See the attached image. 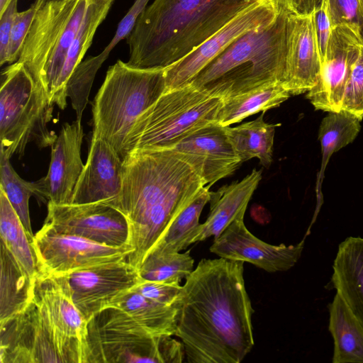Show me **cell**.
<instances>
[{"label": "cell", "instance_id": "10", "mask_svg": "<svg viewBox=\"0 0 363 363\" xmlns=\"http://www.w3.org/2000/svg\"><path fill=\"white\" fill-rule=\"evenodd\" d=\"M33 246L40 274L62 276L103 263L127 259L133 249L101 244L45 225L34 235Z\"/></svg>", "mask_w": 363, "mask_h": 363}, {"label": "cell", "instance_id": "11", "mask_svg": "<svg viewBox=\"0 0 363 363\" xmlns=\"http://www.w3.org/2000/svg\"><path fill=\"white\" fill-rule=\"evenodd\" d=\"M33 303L53 330L68 362L84 363L88 321L74 304L64 276L40 274Z\"/></svg>", "mask_w": 363, "mask_h": 363}, {"label": "cell", "instance_id": "3", "mask_svg": "<svg viewBox=\"0 0 363 363\" xmlns=\"http://www.w3.org/2000/svg\"><path fill=\"white\" fill-rule=\"evenodd\" d=\"M261 0H154L125 38L127 63L165 69Z\"/></svg>", "mask_w": 363, "mask_h": 363}, {"label": "cell", "instance_id": "42", "mask_svg": "<svg viewBox=\"0 0 363 363\" xmlns=\"http://www.w3.org/2000/svg\"><path fill=\"white\" fill-rule=\"evenodd\" d=\"M18 0H13L4 12L0 15V65L6 64L11 31L16 13Z\"/></svg>", "mask_w": 363, "mask_h": 363}, {"label": "cell", "instance_id": "25", "mask_svg": "<svg viewBox=\"0 0 363 363\" xmlns=\"http://www.w3.org/2000/svg\"><path fill=\"white\" fill-rule=\"evenodd\" d=\"M111 307L118 308L153 336L175 335L181 305H167L131 289Z\"/></svg>", "mask_w": 363, "mask_h": 363}, {"label": "cell", "instance_id": "21", "mask_svg": "<svg viewBox=\"0 0 363 363\" xmlns=\"http://www.w3.org/2000/svg\"><path fill=\"white\" fill-rule=\"evenodd\" d=\"M321 61L311 16L289 13L283 85L291 95L308 92L318 83Z\"/></svg>", "mask_w": 363, "mask_h": 363}, {"label": "cell", "instance_id": "31", "mask_svg": "<svg viewBox=\"0 0 363 363\" xmlns=\"http://www.w3.org/2000/svg\"><path fill=\"white\" fill-rule=\"evenodd\" d=\"M356 116L345 111H331L323 118L318 129L322 160L318 176L316 191L320 196V186L326 166L334 152L352 143L361 129Z\"/></svg>", "mask_w": 363, "mask_h": 363}, {"label": "cell", "instance_id": "32", "mask_svg": "<svg viewBox=\"0 0 363 363\" xmlns=\"http://www.w3.org/2000/svg\"><path fill=\"white\" fill-rule=\"evenodd\" d=\"M209 189V186H204L200 190L192 201L174 218L150 250L178 252L192 244L194 234L200 225L201 213L210 200Z\"/></svg>", "mask_w": 363, "mask_h": 363}, {"label": "cell", "instance_id": "13", "mask_svg": "<svg viewBox=\"0 0 363 363\" xmlns=\"http://www.w3.org/2000/svg\"><path fill=\"white\" fill-rule=\"evenodd\" d=\"M62 276L67 281L74 304L88 322L142 281L138 269L127 259L96 264Z\"/></svg>", "mask_w": 363, "mask_h": 363}, {"label": "cell", "instance_id": "5", "mask_svg": "<svg viewBox=\"0 0 363 363\" xmlns=\"http://www.w3.org/2000/svg\"><path fill=\"white\" fill-rule=\"evenodd\" d=\"M164 69L133 67L118 60L108 69L92 105V138L108 143L124 162L137 120L165 91Z\"/></svg>", "mask_w": 363, "mask_h": 363}, {"label": "cell", "instance_id": "33", "mask_svg": "<svg viewBox=\"0 0 363 363\" xmlns=\"http://www.w3.org/2000/svg\"><path fill=\"white\" fill-rule=\"evenodd\" d=\"M194 263L190 250L181 253L152 250L138 272L142 281L180 284L194 270Z\"/></svg>", "mask_w": 363, "mask_h": 363}, {"label": "cell", "instance_id": "19", "mask_svg": "<svg viewBox=\"0 0 363 363\" xmlns=\"http://www.w3.org/2000/svg\"><path fill=\"white\" fill-rule=\"evenodd\" d=\"M84 136L81 121L65 123L52 146L48 174L38 180L40 199L57 205L70 204L84 164L81 147Z\"/></svg>", "mask_w": 363, "mask_h": 363}, {"label": "cell", "instance_id": "9", "mask_svg": "<svg viewBox=\"0 0 363 363\" xmlns=\"http://www.w3.org/2000/svg\"><path fill=\"white\" fill-rule=\"evenodd\" d=\"M223 99L190 85L164 92L137 120L128 141L129 155L138 150L174 148L196 130L216 122Z\"/></svg>", "mask_w": 363, "mask_h": 363}, {"label": "cell", "instance_id": "39", "mask_svg": "<svg viewBox=\"0 0 363 363\" xmlns=\"http://www.w3.org/2000/svg\"><path fill=\"white\" fill-rule=\"evenodd\" d=\"M146 298L167 305H181L182 286L180 284L141 281L133 289Z\"/></svg>", "mask_w": 363, "mask_h": 363}, {"label": "cell", "instance_id": "46", "mask_svg": "<svg viewBox=\"0 0 363 363\" xmlns=\"http://www.w3.org/2000/svg\"><path fill=\"white\" fill-rule=\"evenodd\" d=\"M13 0H0V15L7 9Z\"/></svg>", "mask_w": 363, "mask_h": 363}, {"label": "cell", "instance_id": "8", "mask_svg": "<svg viewBox=\"0 0 363 363\" xmlns=\"http://www.w3.org/2000/svg\"><path fill=\"white\" fill-rule=\"evenodd\" d=\"M182 342L172 336H153L123 310L108 307L88 322L84 363H181Z\"/></svg>", "mask_w": 363, "mask_h": 363}, {"label": "cell", "instance_id": "6", "mask_svg": "<svg viewBox=\"0 0 363 363\" xmlns=\"http://www.w3.org/2000/svg\"><path fill=\"white\" fill-rule=\"evenodd\" d=\"M89 0H45L36 11L18 62L24 65L50 102L64 110L60 79L66 56Z\"/></svg>", "mask_w": 363, "mask_h": 363}, {"label": "cell", "instance_id": "28", "mask_svg": "<svg viewBox=\"0 0 363 363\" xmlns=\"http://www.w3.org/2000/svg\"><path fill=\"white\" fill-rule=\"evenodd\" d=\"M0 234L3 243L21 269L33 280L40 274L33 237L0 189Z\"/></svg>", "mask_w": 363, "mask_h": 363}, {"label": "cell", "instance_id": "27", "mask_svg": "<svg viewBox=\"0 0 363 363\" xmlns=\"http://www.w3.org/2000/svg\"><path fill=\"white\" fill-rule=\"evenodd\" d=\"M34 281L1 242L0 322L19 313L33 302Z\"/></svg>", "mask_w": 363, "mask_h": 363}, {"label": "cell", "instance_id": "22", "mask_svg": "<svg viewBox=\"0 0 363 363\" xmlns=\"http://www.w3.org/2000/svg\"><path fill=\"white\" fill-rule=\"evenodd\" d=\"M262 179V170L253 169L239 182L211 191L210 212L203 223H200L192 244L212 236L214 239L235 220L244 218L247 204Z\"/></svg>", "mask_w": 363, "mask_h": 363}, {"label": "cell", "instance_id": "18", "mask_svg": "<svg viewBox=\"0 0 363 363\" xmlns=\"http://www.w3.org/2000/svg\"><path fill=\"white\" fill-rule=\"evenodd\" d=\"M174 149L196 170L205 186L211 187L231 174L242 163L225 127L211 123L190 134Z\"/></svg>", "mask_w": 363, "mask_h": 363}, {"label": "cell", "instance_id": "45", "mask_svg": "<svg viewBox=\"0 0 363 363\" xmlns=\"http://www.w3.org/2000/svg\"><path fill=\"white\" fill-rule=\"evenodd\" d=\"M362 16L360 25H359L358 30H357V33L359 37L362 45L363 46V0H362Z\"/></svg>", "mask_w": 363, "mask_h": 363}, {"label": "cell", "instance_id": "34", "mask_svg": "<svg viewBox=\"0 0 363 363\" xmlns=\"http://www.w3.org/2000/svg\"><path fill=\"white\" fill-rule=\"evenodd\" d=\"M9 160L0 153V189L4 191L26 231L33 238L29 199L33 195L40 199L39 184L38 181L29 182L20 177L13 169Z\"/></svg>", "mask_w": 363, "mask_h": 363}, {"label": "cell", "instance_id": "20", "mask_svg": "<svg viewBox=\"0 0 363 363\" xmlns=\"http://www.w3.org/2000/svg\"><path fill=\"white\" fill-rule=\"evenodd\" d=\"M123 173V162L113 148L101 139L91 138L72 203H101L113 207L121 191Z\"/></svg>", "mask_w": 363, "mask_h": 363}, {"label": "cell", "instance_id": "15", "mask_svg": "<svg viewBox=\"0 0 363 363\" xmlns=\"http://www.w3.org/2000/svg\"><path fill=\"white\" fill-rule=\"evenodd\" d=\"M43 225L59 233L110 246H130L127 218L117 208L104 203L57 205L48 202Z\"/></svg>", "mask_w": 363, "mask_h": 363}, {"label": "cell", "instance_id": "37", "mask_svg": "<svg viewBox=\"0 0 363 363\" xmlns=\"http://www.w3.org/2000/svg\"><path fill=\"white\" fill-rule=\"evenodd\" d=\"M332 27L347 26L357 32L362 16V0H324Z\"/></svg>", "mask_w": 363, "mask_h": 363}, {"label": "cell", "instance_id": "41", "mask_svg": "<svg viewBox=\"0 0 363 363\" xmlns=\"http://www.w3.org/2000/svg\"><path fill=\"white\" fill-rule=\"evenodd\" d=\"M311 16L321 61L325 55L333 27L323 6L315 11Z\"/></svg>", "mask_w": 363, "mask_h": 363}, {"label": "cell", "instance_id": "2", "mask_svg": "<svg viewBox=\"0 0 363 363\" xmlns=\"http://www.w3.org/2000/svg\"><path fill=\"white\" fill-rule=\"evenodd\" d=\"M205 186L174 148L138 150L123 162L122 189L114 208L129 225L127 260L138 269L174 218Z\"/></svg>", "mask_w": 363, "mask_h": 363}, {"label": "cell", "instance_id": "23", "mask_svg": "<svg viewBox=\"0 0 363 363\" xmlns=\"http://www.w3.org/2000/svg\"><path fill=\"white\" fill-rule=\"evenodd\" d=\"M331 283L363 325V238L351 236L340 243Z\"/></svg>", "mask_w": 363, "mask_h": 363}, {"label": "cell", "instance_id": "14", "mask_svg": "<svg viewBox=\"0 0 363 363\" xmlns=\"http://www.w3.org/2000/svg\"><path fill=\"white\" fill-rule=\"evenodd\" d=\"M279 10L269 0H261L241 12L190 53L164 69V92L188 86L230 43L245 33L273 21Z\"/></svg>", "mask_w": 363, "mask_h": 363}, {"label": "cell", "instance_id": "1", "mask_svg": "<svg viewBox=\"0 0 363 363\" xmlns=\"http://www.w3.org/2000/svg\"><path fill=\"white\" fill-rule=\"evenodd\" d=\"M244 262L202 259L182 286L175 336L190 363H240L254 346Z\"/></svg>", "mask_w": 363, "mask_h": 363}, {"label": "cell", "instance_id": "30", "mask_svg": "<svg viewBox=\"0 0 363 363\" xmlns=\"http://www.w3.org/2000/svg\"><path fill=\"white\" fill-rule=\"evenodd\" d=\"M114 0H89L84 17L68 50L60 79V91L67 104L66 86L91 45L95 33L106 18Z\"/></svg>", "mask_w": 363, "mask_h": 363}, {"label": "cell", "instance_id": "29", "mask_svg": "<svg viewBox=\"0 0 363 363\" xmlns=\"http://www.w3.org/2000/svg\"><path fill=\"white\" fill-rule=\"evenodd\" d=\"M265 112L255 120L238 126H225L228 138L242 162L256 157L265 167L272 161L275 129L281 124L267 123Z\"/></svg>", "mask_w": 363, "mask_h": 363}, {"label": "cell", "instance_id": "35", "mask_svg": "<svg viewBox=\"0 0 363 363\" xmlns=\"http://www.w3.org/2000/svg\"><path fill=\"white\" fill-rule=\"evenodd\" d=\"M108 56L103 51L96 56L86 58L76 67L67 82L66 94L76 111L77 121H81L96 72Z\"/></svg>", "mask_w": 363, "mask_h": 363}, {"label": "cell", "instance_id": "7", "mask_svg": "<svg viewBox=\"0 0 363 363\" xmlns=\"http://www.w3.org/2000/svg\"><path fill=\"white\" fill-rule=\"evenodd\" d=\"M52 104L24 65L16 62L1 73L0 89V153L8 158L23 155L28 143L52 146L57 135L48 129Z\"/></svg>", "mask_w": 363, "mask_h": 363}, {"label": "cell", "instance_id": "12", "mask_svg": "<svg viewBox=\"0 0 363 363\" xmlns=\"http://www.w3.org/2000/svg\"><path fill=\"white\" fill-rule=\"evenodd\" d=\"M1 363L68 362L51 327L36 305L0 322Z\"/></svg>", "mask_w": 363, "mask_h": 363}, {"label": "cell", "instance_id": "36", "mask_svg": "<svg viewBox=\"0 0 363 363\" xmlns=\"http://www.w3.org/2000/svg\"><path fill=\"white\" fill-rule=\"evenodd\" d=\"M45 0H35L30 8L17 11L9 40L6 63L13 64L18 61L35 14Z\"/></svg>", "mask_w": 363, "mask_h": 363}, {"label": "cell", "instance_id": "4", "mask_svg": "<svg viewBox=\"0 0 363 363\" xmlns=\"http://www.w3.org/2000/svg\"><path fill=\"white\" fill-rule=\"evenodd\" d=\"M289 13L279 9L273 21L238 38L206 65L189 85L224 99L268 84H283Z\"/></svg>", "mask_w": 363, "mask_h": 363}, {"label": "cell", "instance_id": "16", "mask_svg": "<svg viewBox=\"0 0 363 363\" xmlns=\"http://www.w3.org/2000/svg\"><path fill=\"white\" fill-rule=\"evenodd\" d=\"M362 47L357 32L350 27L333 28L325 55L321 60L319 80L306 95L316 110H341L347 82Z\"/></svg>", "mask_w": 363, "mask_h": 363}, {"label": "cell", "instance_id": "38", "mask_svg": "<svg viewBox=\"0 0 363 363\" xmlns=\"http://www.w3.org/2000/svg\"><path fill=\"white\" fill-rule=\"evenodd\" d=\"M341 110L350 113L359 121L363 118V47L347 82Z\"/></svg>", "mask_w": 363, "mask_h": 363}, {"label": "cell", "instance_id": "24", "mask_svg": "<svg viewBox=\"0 0 363 363\" xmlns=\"http://www.w3.org/2000/svg\"><path fill=\"white\" fill-rule=\"evenodd\" d=\"M328 308L333 363H363V325L337 293Z\"/></svg>", "mask_w": 363, "mask_h": 363}, {"label": "cell", "instance_id": "43", "mask_svg": "<svg viewBox=\"0 0 363 363\" xmlns=\"http://www.w3.org/2000/svg\"><path fill=\"white\" fill-rule=\"evenodd\" d=\"M324 0H289L286 10L298 16H311L321 8Z\"/></svg>", "mask_w": 363, "mask_h": 363}, {"label": "cell", "instance_id": "26", "mask_svg": "<svg viewBox=\"0 0 363 363\" xmlns=\"http://www.w3.org/2000/svg\"><path fill=\"white\" fill-rule=\"evenodd\" d=\"M290 96L281 82H274L224 99L216 123L224 127L230 126L252 114L278 107Z\"/></svg>", "mask_w": 363, "mask_h": 363}, {"label": "cell", "instance_id": "17", "mask_svg": "<svg viewBox=\"0 0 363 363\" xmlns=\"http://www.w3.org/2000/svg\"><path fill=\"white\" fill-rule=\"evenodd\" d=\"M303 246V240L290 245L267 243L252 235L244 218H240L213 240L210 251L222 258L249 262L268 272H277L292 268L300 259Z\"/></svg>", "mask_w": 363, "mask_h": 363}, {"label": "cell", "instance_id": "40", "mask_svg": "<svg viewBox=\"0 0 363 363\" xmlns=\"http://www.w3.org/2000/svg\"><path fill=\"white\" fill-rule=\"evenodd\" d=\"M150 0H135L128 11L119 22L115 35L104 52L109 54L111 50L122 40L126 38L132 31L141 13L147 6Z\"/></svg>", "mask_w": 363, "mask_h": 363}, {"label": "cell", "instance_id": "44", "mask_svg": "<svg viewBox=\"0 0 363 363\" xmlns=\"http://www.w3.org/2000/svg\"><path fill=\"white\" fill-rule=\"evenodd\" d=\"M276 9H284L286 10L289 0H269ZM287 11V10H286Z\"/></svg>", "mask_w": 363, "mask_h": 363}]
</instances>
